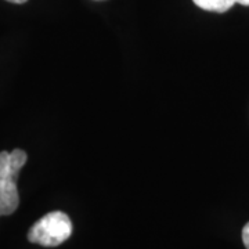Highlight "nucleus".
I'll list each match as a JSON object with an SVG mask.
<instances>
[{"label": "nucleus", "instance_id": "obj_1", "mask_svg": "<svg viewBox=\"0 0 249 249\" xmlns=\"http://www.w3.org/2000/svg\"><path fill=\"white\" fill-rule=\"evenodd\" d=\"M72 234V222L68 214L54 211L45 214L29 229L28 240L42 247H58Z\"/></svg>", "mask_w": 249, "mask_h": 249}, {"label": "nucleus", "instance_id": "obj_2", "mask_svg": "<svg viewBox=\"0 0 249 249\" xmlns=\"http://www.w3.org/2000/svg\"><path fill=\"white\" fill-rule=\"evenodd\" d=\"M19 204L17 178H0V216H7L16 212Z\"/></svg>", "mask_w": 249, "mask_h": 249}, {"label": "nucleus", "instance_id": "obj_3", "mask_svg": "<svg viewBox=\"0 0 249 249\" xmlns=\"http://www.w3.org/2000/svg\"><path fill=\"white\" fill-rule=\"evenodd\" d=\"M27 152L16 148L11 152H0V178H18L19 170L27 163Z\"/></svg>", "mask_w": 249, "mask_h": 249}, {"label": "nucleus", "instance_id": "obj_4", "mask_svg": "<svg viewBox=\"0 0 249 249\" xmlns=\"http://www.w3.org/2000/svg\"><path fill=\"white\" fill-rule=\"evenodd\" d=\"M199 9L213 13H226L231 9L235 3L242 6H249V0H193Z\"/></svg>", "mask_w": 249, "mask_h": 249}, {"label": "nucleus", "instance_id": "obj_5", "mask_svg": "<svg viewBox=\"0 0 249 249\" xmlns=\"http://www.w3.org/2000/svg\"><path fill=\"white\" fill-rule=\"evenodd\" d=\"M242 242H244L245 248L249 249V222L242 229Z\"/></svg>", "mask_w": 249, "mask_h": 249}, {"label": "nucleus", "instance_id": "obj_6", "mask_svg": "<svg viewBox=\"0 0 249 249\" xmlns=\"http://www.w3.org/2000/svg\"><path fill=\"white\" fill-rule=\"evenodd\" d=\"M6 1H10V3H16V4H22V3H27L28 0H6Z\"/></svg>", "mask_w": 249, "mask_h": 249}]
</instances>
